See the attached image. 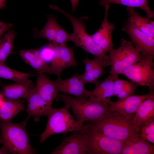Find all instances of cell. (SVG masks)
<instances>
[{"mask_svg":"<svg viewBox=\"0 0 154 154\" xmlns=\"http://www.w3.org/2000/svg\"><path fill=\"white\" fill-rule=\"evenodd\" d=\"M133 118L109 110L99 119L86 122L108 137L123 141L140 135L133 125Z\"/></svg>","mask_w":154,"mask_h":154,"instance_id":"6da1fadb","label":"cell"},{"mask_svg":"<svg viewBox=\"0 0 154 154\" xmlns=\"http://www.w3.org/2000/svg\"><path fill=\"white\" fill-rule=\"evenodd\" d=\"M29 118L19 123L11 121L0 122V138L3 146L9 153L33 154L36 153L31 146L28 133L26 129Z\"/></svg>","mask_w":154,"mask_h":154,"instance_id":"7a4b0ae2","label":"cell"},{"mask_svg":"<svg viewBox=\"0 0 154 154\" xmlns=\"http://www.w3.org/2000/svg\"><path fill=\"white\" fill-rule=\"evenodd\" d=\"M58 97L71 108L76 120L82 124L97 120L109 110L108 104L89 97V99L74 98L67 95L58 94Z\"/></svg>","mask_w":154,"mask_h":154,"instance_id":"3957f363","label":"cell"},{"mask_svg":"<svg viewBox=\"0 0 154 154\" xmlns=\"http://www.w3.org/2000/svg\"><path fill=\"white\" fill-rule=\"evenodd\" d=\"M67 105L59 109L52 108L47 115L48 120L46 128L40 135V142L43 143L50 136L57 133L82 131L84 125L76 120L69 112Z\"/></svg>","mask_w":154,"mask_h":154,"instance_id":"277c9868","label":"cell"},{"mask_svg":"<svg viewBox=\"0 0 154 154\" xmlns=\"http://www.w3.org/2000/svg\"><path fill=\"white\" fill-rule=\"evenodd\" d=\"M108 52L111 66L108 76L114 79L143 56L131 41L123 38L121 39L120 45L117 49H112Z\"/></svg>","mask_w":154,"mask_h":154,"instance_id":"5b68a950","label":"cell"},{"mask_svg":"<svg viewBox=\"0 0 154 154\" xmlns=\"http://www.w3.org/2000/svg\"><path fill=\"white\" fill-rule=\"evenodd\" d=\"M88 154H120L122 141L110 138L87 123L82 130Z\"/></svg>","mask_w":154,"mask_h":154,"instance_id":"8992f818","label":"cell"},{"mask_svg":"<svg viewBox=\"0 0 154 154\" xmlns=\"http://www.w3.org/2000/svg\"><path fill=\"white\" fill-rule=\"evenodd\" d=\"M50 7L59 11L70 21L73 29V33L71 34L70 41L72 42L76 46L80 47L87 53L93 55L94 57L99 58L102 56L104 51L94 43L91 35L86 32L84 20L87 17H76L56 5H52Z\"/></svg>","mask_w":154,"mask_h":154,"instance_id":"52a82bcc","label":"cell"},{"mask_svg":"<svg viewBox=\"0 0 154 154\" xmlns=\"http://www.w3.org/2000/svg\"><path fill=\"white\" fill-rule=\"evenodd\" d=\"M154 58L143 56L138 62L131 65L121 74L138 85L147 86L154 91Z\"/></svg>","mask_w":154,"mask_h":154,"instance_id":"ba28073f","label":"cell"},{"mask_svg":"<svg viewBox=\"0 0 154 154\" xmlns=\"http://www.w3.org/2000/svg\"><path fill=\"white\" fill-rule=\"evenodd\" d=\"M51 44L53 48L52 58L46 73L55 74L58 78H60L61 74L63 70L69 67H74L77 63L74 57L73 48L68 47L66 44Z\"/></svg>","mask_w":154,"mask_h":154,"instance_id":"9c48e42d","label":"cell"},{"mask_svg":"<svg viewBox=\"0 0 154 154\" xmlns=\"http://www.w3.org/2000/svg\"><path fill=\"white\" fill-rule=\"evenodd\" d=\"M121 30L128 35L134 47L143 56L154 58V38L141 31L129 18Z\"/></svg>","mask_w":154,"mask_h":154,"instance_id":"30bf717a","label":"cell"},{"mask_svg":"<svg viewBox=\"0 0 154 154\" xmlns=\"http://www.w3.org/2000/svg\"><path fill=\"white\" fill-rule=\"evenodd\" d=\"M52 154H86L87 150L82 130L71 132L51 153Z\"/></svg>","mask_w":154,"mask_h":154,"instance_id":"8fae6325","label":"cell"},{"mask_svg":"<svg viewBox=\"0 0 154 154\" xmlns=\"http://www.w3.org/2000/svg\"><path fill=\"white\" fill-rule=\"evenodd\" d=\"M154 95V91H150L147 94L133 95L125 98L108 103L109 110L118 112L127 117H133L140 104L146 99Z\"/></svg>","mask_w":154,"mask_h":154,"instance_id":"7c38bea8","label":"cell"},{"mask_svg":"<svg viewBox=\"0 0 154 154\" xmlns=\"http://www.w3.org/2000/svg\"><path fill=\"white\" fill-rule=\"evenodd\" d=\"M54 82L59 92L66 95H73L80 99H87L88 98V91L85 88V84L81 78V74L76 73L69 78H58Z\"/></svg>","mask_w":154,"mask_h":154,"instance_id":"4fadbf2b","label":"cell"},{"mask_svg":"<svg viewBox=\"0 0 154 154\" xmlns=\"http://www.w3.org/2000/svg\"><path fill=\"white\" fill-rule=\"evenodd\" d=\"M110 6L104 7V18L100 27L96 32L91 35L94 43L106 53L113 49L112 33L115 28L114 25L108 20Z\"/></svg>","mask_w":154,"mask_h":154,"instance_id":"5bb4252c","label":"cell"},{"mask_svg":"<svg viewBox=\"0 0 154 154\" xmlns=\"http://www.w3.org/2000/svg\"><path fill=\"white\" fill-rule=\"evenodd\" d=\"M26 100L27 102L26 109L28 117H33L34 121H38L42 116H47L51 106L44 100L33 88Z\"/></svg>","mask_w":154,"mask_h":154,"instance_id":"9a60e30c","label":"cell"},{"mask_svg":"<svg viewBox=\"0 0 154 154\" xmlns=\"http://www.w3.org/2000/svg\"><path fill=\"white\" fill-rule=\"evenodd\" d=\"M34 89L44 100L51 106L53 100L59 93L54 81L51 80L43 72L38 73Z\"/></svg>","mask_w":154,"mask_h":154,"instance_id":"2e32d148","label":"cell"},{"mask_svg":"<svg viewBox=\"0 0 154 154\" xmlns=\"http://www.w3.org/2000/svg\"><path fill=\"white\" fill-rule=\"evenodd\" d=\"M154 119V95L142 102L138 107L132 121L133 125L139 132L142 125Z\"/></svg>","mask_w":154,"mask_h":154,"instance_id":"e0dca14e","label":"cell"},{"mask_svg":"<svg viewBox=\"0 0 154 154\" xmlns=\"http://www.w3.org/2000/svg\"><path fill=\"white\" fill-rule=\"evenodd\" d=\"M83 62L85 65V70L81 74L83 81L85 84L89 83L95 84L98 81L99 78L105 73L104 68L106 66L98 58H94L92 60L86 58L84 60Z\"/></svg>","mask_w":154,"mask_h":154,"instance_id":"ac0fdd59","label":"cell"},{"mask_svg":"<svg viewBox=\"0 0 154 154\" xmlns=\"http://www.w3.org/2000/svg\"><path fill=\"white\" fill-rule=\"evenodd\" d=\"M120 154H154V145L141 138L140 135L123 141Z\"/></svg>","mask_w":154,"mask_h":154,"instance_id":"d6986e66","label":"cell"},{"mask_svg":"<svg viewBox=\"0 0 154 154\" xmlns=\"http://www.w3.org/2000/svg\"><path fill=\"white\" fill-rule=\"evenodd\" d=\"M34 88L32 82L29 80L25 82L3 85L1 92L4 98L7 99L15 100L23 98L26 99Z\"/></svg>","mask_w":154,"mask_h":154,"instance_id":"ffe728a7","label":"cell"},{"mask_svg":"<svg viewBox=\"0 0 154 154\" xmlns=\"http://www.w3.org/2000/svg\"><path fill=\"white\" fill-rule=\"evenodd\" d=\"M109 76L102 82H98L94 89L88 91V98L91 97L101 101L108 103L113 96L114 80Z\"/></svg>","mask_w":154,"mask_h":154,"instance_id":"44dd1931","label":"cell"},{"mask_svg":"<svg viewBox=\"0 0 154 154\" xmlns=\"http://www.w3.org/2000/svg\"><path fill=\"white\" fill-rule=\"evenodd\" d=\"M19 54L22 60L37 70L38 73H46L49 66L41 57L39 49H33L21 50Z\"/></svg>","mask_w":154,"mask_h":154,"instance_id":"7402d4cb","label":"cell"},{"mask_svg":"<svg viewBox=\"0 0 154 154\" xmlns=\"http://www.w3.org/2000/svg\"><path fill=\"white\" fill-rule=\"evenodd\" d=\"M24 110L23 102L20 99L12 100L5 98L0 108V122L11 121L15 116Z\"/></svg>","mask_w":154,"mask_h":154,"instance_id":"603a6c76","label":"cell"},{"mask_svg":"<svg viewBox=\"0 0 154 154\" xmlns=\"http://www.w3.org/2000/svg\"><path fill=\"white\" fill-rule=\"evenodd\" d=\"M134 8L127 7L129 18L141 31L154 38V22L140 15Z\"/></svg>","mask_w":154,"mask_h":154,"instance_id":"cb8c5ba5","label":"cell"},{"mask_svg":"<svg viewBox=\"0 0 154 154\" xmlns=\"http://www.w3.org/2000/svg\"><path fill=\"white\" fill-rule=\"evenodd\" d=\"M100 4L104 7L110 6L111 4L122 5L133 8H140L145 11L147 17L150 19L154 15V11L150 9L148 0H100Z\"/></svg>","mask_w":154,"mask_h":154,"instance_id":"d4e9b609","label":"cell"},{"mask_svg":"<svg viewBox=\"0 0 154 154\" xmlns=\"http://www.w3.org/2000/svg\"><path fill=\"white\" fill-rule=\"evenodd\" d=\"M138 86L134 83L120 79L117 76L114 80L113 96L119 99L125 98L133 95Z\"/></svg>","mask_w":154,"mask_h":154,"instance_id":"484cf974","label":"cell"},{"mask_svg":"<svg viewBox=\"0 0 154 154\" xmlns=\"http://www.w3.org/2000/svg\"><path fill=\"white\" fill-rule=\"evenodd\" d=\"M59 25L57 22L56 17L48 15L47 22L43 29L40 31L36 29H34V36L36 38H45L49 41L50 43H52Z\"/></svg>","mask_w":154,"mask_h":154,"instance_id":"4316f807","label":"cell"},{"mask_svg":"<svg viewBox=\"0 0 154 154\" xmlns=\"http://www.w3.org/2000/svg\"><path fill=\"white\" fill-rule=\"evenodd\" d=\"M16 35L14 30L10 29L2 37L0 41V64H5L7 57L13 52V41Z\"/></svg>","mask_w":154,"mask_h":154,"instance_id":"83f0119b","label":"cell"},{"mask_svg":"<svg viewBox=\"0 0 154 154\" xmlns=\"http://www.w3.org/2000/svg\"><path fill=\"white\" fill-rule=\"evenodd\" d=\"M31 72H21L11 69L5 64H0V78L14 81L16 82H23L28 81L29 78L33 76Z\"/></svg>","mask_w":154,"mask_h":154,"instance_id":"f1b7e54d","label":"cell"},{"mask_svg":"<svg viewBox=\"0 0 154 154\" xmlns=\"http://www.w3.org/2000/svg\"><path fill=\"white\" fill-rule=\"evenodd\" d=\"M140 136L143 139L154 143V119L142 126Z\"/></svg>","mask_w":154,"mask_h":154,"instance_id":"f546056e","label":"cell"},{"mask_svg":"<svg viewBox=\"0 0 154 154\" xmlns=\"http://www.w3.org/2000/svg\"><path fill=\"white\" fill-rule=\"evenodd\" d=\"M70 36L71 34L67 32L59 25L54 40L51 43L56 44H66L67 42L70 41Z\"/></svg>","mask_w":154,"mask_h":154,"instance_id":"4dcf8cb0","label":"cell"},{"mask_svg":"<svg viewBox=\"0 0 154 154\" xmlns=\"http://www.w3.org/2000/svg\"><path fill=\"white\" fill-rule=\"evenodd\" d=\"M39 50L41 57L45 61L52 60L53 48L51 43H49L48 45L42 47Z\"/></svg>","mask_w":154,"mask_h":154,"instance_id":"1f68e13d","label":"cell"},{"mask_svg":"<svg viewBox=\"0 0 154 154\" xmlns=\"http://www.w3.org/2000/svg\"><path fill=\"white\" fill-rule=\"evenodd\" d=\"M13 26L12 24L7 23L0 21V41L3 35L6 31H8Z\"/></svg>","mask_w":154,"mask_h":154,"instance_id":"d6a6232c","label":"cell"},{"mask_svg":"<svg viewBox=\"0 0 154 154\" xmlns=\"http://www.w3.org/2000/svg\"><path fill=\"white\" fill-rule=\"evenodd\" d=\"M79 1V0H70L72 7V11L76 10Z\"/></svg>","mask_w":154,"mask_h":154,"instance_id":"836d02e7","label":"cell"},{"mask_svg":"<svg viewBox=\"0 0 154 154\" xmlns=\"http://www.w3.org/2000/svg\"><path fill=\"white\" fill-rule=\"evenodd\" d=\"M6 0H0V9H5L6 8Z\"/></svg>","mask_w":154,"mask_h":154,"instance_id":"e575fe53","label":"cell"},{"mask_svg":"<svg viewBox=\"0 0 154 154\" xmlns=\"http://www.w3.org/2000/svg\"><path fill=\"white\" fill-rule=\"evenodd\" d=\"M5 99L4 97L1 92H0V108Z\"/></svg>","mask_w":154,"mask_h":154,"instance_id":"d590c367","label":"cell"},{"mask_svg":"<svg viewBox=\"0 0 154 154\" xmlns=\"http://www.w3.org/2000/svg\"><path fill=\"white\" fill-rule=\"evenodd\" d=\"M9 152L3 147L0 149V154H9Z\"/></svg>","mask_w":154,"mask_h":154,"instance_id":"8d00e7d4","label":"cell"},{"mask_svg":"<svg viewBox=\"0 0 154 154\" xmlns=\"http://www.w3.org/2000/svg\"><path fill=\"white\" fill-rule=\"evenodd\" d=\"M2 143V142L0 138V143Z\"/></svg>","mask_w":154,"mask_h":154,"instance_id":"74e56055","label":"cell"}]
</instances>
